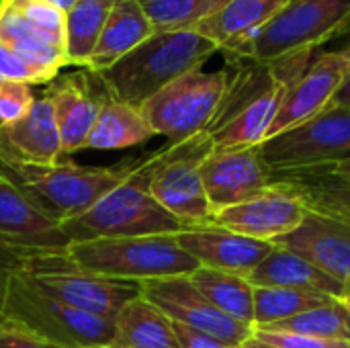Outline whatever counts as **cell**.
Listing matches in <instances>:
<instances>
[{
    "label": "cell",
    "instance_id": "cell-32",
    "mask_svg": "<svg viewBox=\"0 0 350 348\" xmlns=\"http://www.w3.org/2000/svg\"><path fill=\"white\" fill-rule=\"evenodd\" d=\"M156 33L195 31L228 0H137Z\"/></svg>",
    "mask_w": 350,
    "mask_h": 348
},
{
    "label": "cell",
    "instance_id": "cell-25",
    "mask_svg": "<svg viewBox=\"0 0 350 348\" xmlns=\"http://www.w3.org/2000/svg\"><path fill=\"white\" fill-rule=\"evenodd\" d=\"M111 348H180L172 320L144 295L131 299L115 318Z\"/></svg>",
    "mask_w": 350,
    "mask_h": 348
},
{
    "label": "cell",
    "instance_id": "cell-5",
    "mask_svg": "<svg viewBox=\"0 0 350 348\" xmlns=\"http://www.w3.org/2000/svg\"><path fill=\"white\" fill-rule=\"evenodd\" d=\"M68 242L96 238H133L178 234L185 226L170 215L148 189V156L135 160L127 180L98 199L84 213L62 224Z\"/></svg>",
    "mask_w": 350,
    "mask_h": 348
},
{
    "label": "cell",
    "instance_id": "cell-34",
    "mask_svg": "<svg viewBox=\"0 0 350 348\" xmlns=\"http://www.w3.org/2000/svg\"><path fill=\"white\" fill-rule=\"evenodd\" d=\"M0 82H25V84H49L51 78L25 62L10 47L0 43Z\"/></svg>",
    "mask_w": 350,
    "mask_h": 348
},
{
    "label": "cell",
    "instance_id": "cell-14",
    "mask_svg": "<svg viewBox=\"0 0 350 348\" xmlns=\"http://www.w3.org/2000/svg\"><path fill=\"white\" fill-rule=\"evenodd\" d=\"M43 94L53 107L62 156L84 150L103 101L109 96L98 76L86 68L72 74H57Z\"/></svg>",
    "mask_w": 350,
    "mask_h": 348
},
{
    "label": "cell",
    "instance_id": "cell-27",
    "mask_svg": "<svg viewBox=\"0 0 350 348\" xmlns=\"http://www.w3.org/2000/svg\"><path fill=\"white\" fill-rule=\"evenodd\" d=\"M271 183L283 185L293 191L308 211L345 222L350 226V187L340 185L316 170L275 172Z\"/></svg>",
    "mask_w": 350,
    "mask_h": 348
},
{
    "label": "cell",
    "instance_id": "cell-38",
    "mask_svg": "<svg viewBox=\"0 0 350 348\" xmlns=\"http://www.w3.org/2000/svg\"><path fill=\"white\" fill-rule=\"evenodd\" d=\"M10 252L0 246V326L4 324V299H6V285L10 277Z\"/></svg>",
    "mask_w": 350,
    "mask_h": 348
},
{
    "label": "cell",
    "instance_id": "cell-1",
    "mask_svg": "<svg viewBox=\"0 0 350 348\" xmlns=\"http://www.w3.org/2000/svg\"><path fill=\"white\" fill-rule=\"evenodd\" d=\"M312 51L277 62L228 59V86L205 131L215 150L258 148L281 109L291 84L312 64Z\"/></svg>",
    "mask_w": 350,
    "mask_h": 348
},
{
    "label": "cell",
    "instance_id": "cell-12",
    "mask_svg": "<svg viewBox=\"0 0 350 348\" xmlns=\"http://www.w3.org/2000/svg\"><path fill=\"white\" fill-rule=\"evenodd\" d=\"M142 295L162 314H166L172 322L209 334L230 348H238L254 332L250 326L232 320L213 304H209L203 293L193 285L191 277L144 281Z\"/></svg>",
    "mask_w": 350,
    "mask_h": 348
},
{
    "label": "cell",
    "instance_id": "cell-15",
    "mask_svg": "<svg viewBox=\"0 0 350 348\" xmlns=\"http://www.w3.org/2000/svg\"><path fill=\"white\" fill-rule=\"evenodd\" d=\"M306 215L308 207L293 191L271 183V187H267L256 197L217 211L211 224L260 242H275L297 230Z\"/></svg>",
    "mask_w": 350,
    "mask_h": 348
},
{
    "label": "cell",
    "instance_id": "cell-33",
    "mask_svg": "<svg viewBox=\"0 0 350 348\" xmlns=\"http://www.w3.org/2000/svg\"><path fill=\"white\" fill-rule=\"evenodd\" d=\"M35 94L31 84L25 82H0V123H12L23 119L33 103Z\"/></svg>",
    "mask_w": 350,
    "mask_h": 348
},
{
    "label": "cell",
    "instance_id": "cell-6",
    "mask_svg": "<svg viewBox=\"0 0 350 348\" xmlns=\"http://www.w3.org/2000/svg\"><path fill=\"white\" fill-rule=\"evenodd\" d=\"M10 269L31 281L43 293L94 316L113 320L135 297L142 283L100 277L76 267L64 250L12 252Z\"/></svg>",
    "mask_w": 350,
    "mask_h": 348
},
{
    "label": "cell",
    "instance_id": "cell-11",
    "mask_svg": "<svg viewBox=\"0 0 350 348\" xmlns=\"http://www.w3.org/2000/svg\"><path fill=\"white\" fill-rule=\"evenodd\" d=\"M258 152L271 174L350 160V109L330 105L308 123L262 142Z\"/></svg>",
    "mask_w": 350,
    "mask_h": 348
},
{
    "label": "cell",
    "instance_id": "cell-45",
    "mask_svg": "<svg viewBox=\"0 0 350 348\" xmlns=\"http://www.w3.org/2000/svg\"><path fill=\"white\" fill-rule=\"evenodd\" d=\"M4 2H6V0H0V10H2V6H4Z\"/></svg>",
    "mask_w": 350,
    "mask_h": 348
},
{
    "label": "cell",
    "instance_id": "cell-30",
    "mask_svg": "<svg viewBox=\"0 0 350 348\" xmlns=\"http://www.w3.org/2000/svg\"><path fill=\"white\" fill-rule=\"evenodd\" d=\"M338 299L328 293L281 289V287H254V328H265L289 320L308 310L320 308Z\"/></svg>",
    "mask_w": 350,
    "mask_h": 348
},
{
    "label": "cell",
    "instance_id": "cell-47",
    "mask_svg": "<svg viewBox=\"0 0 350 348\" xmlns=\"http://www.w3.org/2000/svg\"><path fill=\"white\" fill-rule=\"evenodd\" d=\"M0 178H2V172H0Z\"/></svg>",
    "mask_w": 350,
    "mask_h": 348
},
{
    "label": "cell",
    "instance_id": "cell-39",
    "mask_svg": "<svg viewBox=\"0 0 350 348\" xmlns=\"http://www.w3.org/2000/svg\"><path fill=\"white\" fill-rule=\"evenodd\" d=\"M310 170H316L340 185H347L350 187V160H345V162H338V164H332V166H322V168H310Z\"/></svg>",
    "mask_w": 350,
    "mask_h": 348
},
{
    "label": "cell",
    "instance_id": "cell-37",
    "mask_svg": "<svg viewBox=\"0 0 350 348\" xmlns=\"http://www.w3.org/2000/svg\"><path fill=\"white\" fill-rule=\"evenodd\" d=\"M172 324H174V332H176V338L180 343V348H230L209 334L197 332V330L187 328V326L176 324V322H172Z\"/></svg>",
    "mask_w": 350,
    "mask_h": 348
},
{
    "label": "cell",
    "instance_id": "cell-46",
    "mask_svg": "<svg viewBox=\"0 0 350 348\" xmlns=\"http://www.w3.org/2000/svg\"><path fill=\"white\" fill-rule=\"evenodd\" d=\"M94 348H111V347H94Z\"/></svg>",
    "mask_w": 350,
    "mask_h": 348
},
{
    "label": "cell",
    "instance_id": "cell-41",
    "mask_svg": "<svg viewBox=\"0 0 350 348\" xmlns=\"http://www.w3.org/2000/svg\"><path fill=\"white\" fill-rule=\"evenodd\" d=\"M238 348H275V347H271V345H267L265 340H260L254 332H252V336L248 338V340H244L242 345Z\"/></svg>",
    "mask_w": 350,
    "mask_h": 348
},
{
    "label": "cell",
    "instance_id": "cell-16",
    "mask_svg": "<svg viewBox=\"0 0 350 348\" xmlns=\"http://www.w3.org/2000/svg\"><path fill=\"white\" fill-rule=\"evenodd\" d=\"M201 178L213 215L240 205L271 187V172L265 166L258 148H213L201 164Z\"/></svg>",
    "mask_w": 350,
    "mask_h": 348
},
{
    "label": "cell",
    "instance_id": "cell-2",
    "mask_svg": "<svg viewBox=\"0 0 350 348\" xmlns=\"http://www.w3.org/2000/svg\"><path fill=\"white\" fill-rule=\"evenodd\" d=\"M217 47L197 31L154 33L107 70L94 72L107 94L142 107L180 76L203 70Z\"/></svg>",
    "mask_w": 350,
    "mask_h": 348
},
{
    "label": "cell",
    "instance_id": "cell-23",
    "mask_svg": "<svg viewBox=\"0 0 350 348\" xmlns=\"http://www.w3.org/2000/svg\"><path fill=\"white\" fill-rule=\"evenodd\" d=\"M154 33L156 31L137 0H117L100 31L86 70H107Z\"/></svg>",
    "mask_w": 350,
    "mask_h": 348
},
{
    "label": "cell",
    "instance_id": "cell-28",
    "mask_svg": "<svg viewBox=\"0 0 350 348\" xmlns=\"http://www.w3.org/2000/svg\"><path fill=\"white\" fill-rule=\"evenodd\" d=\"M191 281L219 312L254 330V287L246 277L199 267Z\"/></svg>",
    "mask_w": 350,
    "mask_h": 348
},
{
    "label": "cell",
    "instance_id": "cell-8",
    "mask_svg": "<svg viewBox=\"0 0 350 348\" xmlns=\"http://www.w3.org/2000/svg\"><path fill=\"white\" fill-rule=\"evenodd\" d=\"M350 33V0H291L236 57L277 62Z\"/></svg>",
    "mask_w": 350,
    "mask_h": 348
},
{
    "label": "cell",
    "instance_id": "cell-29",
    "mask_svg": "<svg viewBox=\"0 0 350 348\" xmlns=\"http://www.w3.org/2000/svg\"><path fill=\"white\" fill-rule=\"evenodd\" d=\"M115 2L117 0H76L66 12L68 66L86 68Z\"/></svg>",
    "mask_w": 350,
    "mask_h": 348
},
{
    "label": "cell",
    "instance_id": "cell-3",
    "mask_svg": "<svg viewBox=\"0 0 350 348\" xmlns=\"http://www.w3.org/2000/svg\"><path fill=\"white\" fill-rule=\"evenodd\" d=\"M135 160L117 166H80L68 160L37 166L21 162H0V172L18 187L49 217L64 224L119 187L135 168Z\"/></svg>",
    "mask_w": 350,
    "mask_h": 348
},
{
    "label": "cell",
    "instance_id": "cell-19",
    "mask_svg": "<svg viewBox=\"0 0 350 348\" xmlns=\"http://www.w3.org/2000/svg\"><path fill=\"white\" fill-rule=\"evenodd\" d=\"M273 244L308 258L326 275L336 279L345 287V291L350 293L349 224L308 211L304 224L297 230L275 240Z\"/></svg>",
    "mask_w": 350,
    "mask_h": 348
},
{
    "label": "cell",
    "instance_id": "cell-44",
    "mask_svg": "<svg viewBox=\"0 0 350 348\" xmlns=\"http://www.w3.org/2000/svg\"><path fill=\"white\" fill-rule=\"evenodd\" d=\"M338 302L342 304V308L347 310V314H349V318H350V293L342 295V297H338Z\"/></svg>",
    "mask_w": 350,
    "mask_h": 348
},
{
    "label": "cell",
    "instance_id": "cell-36",
    "mask_svg": "<svg viewBox=\"0 0 350 348\" xmlns=\"http://www.w3.org/2000/svg\"><path fill=\"white\" fill-rule=\"evenodd\" d=\"M0 348H64L43 340L10 322H4L0 326Z\"/></svg>",
    "mask_w": 350,
    "mask_h": 348
},
{
    "label": "cell",
    "instance_id": "cell-21",
    "mask_svg": "<svg viewBox=\"0 0 350 348\" xmlns=\"http://www.w3.org/2000/svg\"><path fill=\"white\" fill-rule=\"evenodd\" d=\"M291 0H228L195 27L226 57L240 55Z\"/></svg>",
    "mask_w": 350,
    "mask_h": 348
},
{
    "label": "cell",
    "instance_id": "cell-7",
    "mask_svg": "<svg viewBox=\"0 0 350 348\" xmlns=\"http://www.w3.org/2000/svg\"><path fill=\"white\" fill-rule=\"evenodd\" d=\"M4 322L64 348L109 347L115 322L76 310L10 271L4 299Z\"/></svg>",
    "mask_w": 350,
    "mask_h": 348
},
{
    "label": "cell",
    "instance_id": "cell-35",
    "mask_svg": "<svg viewBox=\"0 0 350 348\" xmlns=\"http://www.w3.org/2000/svg\"><path fill=\"white\" fill-rule=\"evenodd\" d=\"M254 334L275 348H350V343L342 340H322L291 332H269V330H254Z\"/></svg>",
    "mask_w": 350,
    "mask_h": 348
},
{
    "label": "cell",
    "instance_id": "cell-43",
    "mask_svg": "<svg viewBox=\"0 0 350 348\" xmlns=\"http://www.w3.org/2000/svg\"><path fill=\"white\" fill-rule=\"evenodd\" d=\"M336 51H338V53H342V55H345V57L350 62V35L347 37V41H345L340 47H336Z\"/></svg>",
    "mask_w": 350,
    "mask_h": 348
},
{
    "label": "cell",
    "instance_id": "cell-40",
    "mask_svg": "<svg viewBox=\"0 0 350 348\" xmlns=\"http://www.w3.org/2000/svg\"><path fill=\"white\" fill-rule=\"evenodd\" d=\"M330 105H336V107H349L350 109V74L349 78L342 82V86L338 88V92H336V96L332 98V103Z\"/></svg>",
    "mask_w": 350,
    "mask_h": 348
},
{
    "label": "cell",
    "instance_id": "cell-42",
    "mask_svg": "<svg viewBox=\"0 0 350 348\" xmlns=\"http://www.w3.org/2000/svg\"><path fill=\"white\" fill-rule=\"evenodd\" d=\"M43 2H49V4L57 6L59 10L68 12V10H70V8L74 6V2H76V0H43Z\"/></svg>",
    "mask_w": 350,
    "mask_h": 348
},
{
    "label": "cell",
    "instance_id": "cell-31",
    "mask_svg": "<svg viewBox=\"0 0 350 348\" xmlns=\"http://www.w3.org/2000/svg\"><path fill=\"white\" fill-rule=\"evenodd\" d=\"M254 330L291 332V334H301V336H312V338H322V340L350 343V318L338 299H332L330 304L297 314L289 320H283L265 328H254Z\"/></svg>",
    "mask_w": 350,
    "mask_h": 348
},
{
    "label": "cell",
    "instance_id": "cell-20",
    "mask_svg": "<svg viewBox=\"0 0 350 348\" xmlns=\"http://www.w3.org/2000/svg\"><path fill=\"white\" fill-rule=\"evenodd\" d=\"M62 142L53 107L43 94L31 111L12 123H0V162L47 166L62 160Z\"/></svg>",
    "mask_w": 350,
    "mask_h": 348
},
{
    "label": "cell",
    "instance_id": "cell-18",
    "mask_svg": "<svg viewBox=\"0 0 350 348\" xmlns=\"http://www.w3.org/2000/svg\"><path fill=\"white\" fill-rule=\"evenodd\" d=\"M176 240L201 267L242 277H248L275 248L273 242H260L215 224L185 228Z\"/></svg>",
    "mask_w": 350,
    "mask_h": 348
},
{
    "label": "cell",
    "instance_id": "cell-17",
    "mask_svg": "<svg viewBox=\"0 0 350 348\" xmlns=\"http://www.w3.org/2000/svg\"><path fill=\"white\" fill-rule=\"evenodd\" d=\"M62 224L49 217L8 178H0V246L12 252L64 250Z\"/></svg>",
    "mask_w": 350,
    "mask_h": 348
},
{
    "label": "cell",
    "instance_id": "cell-13",
    "mask_svg": "<svg viewBox=\"0 0 350 348\" xmlns=\"http://www.w3.org/2000/svg\"><path fill=\"white\" fill-rule=\"evenodd\" d=\"M350 62L336 49L320 51L310 68L287 90L267 139L308 123L330 107L342 82L349 78ZM265 139V142H267Z\"/></svg>",
    "mask_w": 350,
    "mask_h": 348
},
{
    "label": "cell",
    "instance_id": "cell-26",
    "mask_svg": "<svg viewBox=\"0 0 350 348\" xmlns=\"http://www.w3.org/2000/svg\"><path fill=\"white\" fill-rule=\"evenodd\" d=\"M156 137L139 107L107 96L84 150H123Z\"/></svg>",
    "mask_w": 350,
    "mask_h": 348
},
{
    "label": "cell",
    "instance_id": "cell-4",
    "mask_svg": "<svg viewBox=\"0 0 350 348\" xmlns=\"http://www.w3.org/2000/svg\"><path fill=\"white\" fill-rule=\"evenodd\" d=\"M64 252L82 271L135 283L191 277L201 267L178 244L176 234L70 242Z\"/></svg>",
    "mask_w": 350,
    "mask_h": 348
},
{
    "label": "cell",
    "instance_id": "cell-22",
    "mask_svg": "<svg viewBox=\"0 0 350 348\" xmlns=\"http://www.w3.org/2000/svg\"><path fill=\"white\" fill-rule=\"evenodd\" d=\"M252 287H281V289H299V291H318L334 297H342L345 287L318 269L308 258L275 246L271 254L246 277Z\"/></svg>",
    "mask_w": 350,
    "mask_h": 348
},
{
    "label": "cell",
    "instance_id": "cell-24",
    "mask_svg": "<svg viewBox=\"0 0 350 348\" xmlns=\"http://www.w3.org/2000/svg\"><path fill=\"white\" fill-rule=\"evenodd\" d=\"M0 43L10 47L51 80L62 72L64 66H68L66 49L31 25L16 10V6L10 4V0H6L0 10Z\"/></svg>",
    "mask_w": 350,
    "mask_h": 348
},
{
    "label": "cell",
    "instance_id": "cell-10",
    "mask_svg": "<svg viewBox=\"0 0 350 348\" xmlns=\"http://www.w3.org/2000/svg\"><path fill=\"white\" fill-rule=\"evenodd\" d=\"M228 86V68L195 70L164 86L139 109L156 135L178 144L205 133L219 109Z\"/></svg>",
    "mask_w": 350,
    "mask_h": 348
},
{
    "label": "cell",
    "instance_id": "cell-9",
    "mask_svg": "<svg viewBox=\"0 0 350 348\" xmlns=\"http://www.w3.org/2000/svg\"><path fill=\"white\" fill-rule=\"evenodd\" d=\"M211 150V137L199 133L148 154L150 195L185 228L211 224L213 219L201 178V164Z\"/></svg>",
    "mask_w": 350,
    "mask_h": 348
}]
</instances>
